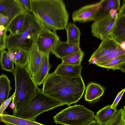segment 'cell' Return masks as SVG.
Returning <instances> with one entry per match:
<instances>
[{"instance_id": "6da1fadb", "label": "cell", "mask_w": 125, "mask_h": 125, "mask_svg": "<svg viewBox=\"0 0 125 125\" xmlns=\"http://www.w3.org/2000/svg\"><path fill=\"white\" fill-rule=\"evenodd\" d=\"M42 92L68 106L82 97L86 87L81 76L70 77L49 74L43 84Z\"/></svg>"}, {"instance_id": "7a4b0ae2", "label": "cell", "mask_w": 125, "mask_h": 125, "mask_svg": "<svg viewBox=\"0 0 125 125\" xmlns=\"http://www.w3.org/2000/svg\"><path fill=\"white\" fill-rule=\"evenodd\" d=\"M31 13L43 26L53 31L63 30L69 14L62 0H31Z\"/></svg>"}, {"instance_id": "3957f363", "label": "cell", "mask_w": 125, "mask_h": 125, "mask_svg": "<svg viewBox=\"0 0 125 125\" xmlns=\"http://www.w3.org/2000/svg\"><path fill=\"white\" fill-rule=\"evenodd\" d=\"M23 27L17 34L7 35L6 49H14L29 52L30 48L35 43L42 26L33 15L27 11L25 13Z\"/></svg>"}, {"instance_id": "277c9868", "label": "cell", "mask_w": 125, "mask_h": 125, "mask_svg": "<svg viewBox=\"0 0 125 125\" xmlns=\"http://www.w3.org/2000/svg\"><path fill=\"white\" fill-rule=\"evenodd\" d=\"M15 65L13 73L15 84L13 114L25 106L40 90L34 82L27 66Z\"/></svg>"}, {"instance_id": "5b68a950", "label": "cell", "mask_w": 125, "mask_h": 125, "mask_svg": "<svg viewBox=\"0 0 125 125\" xmlns=\"http://www.w3.org/2000/svg\"><path fill=\"white\" fill-rule=\"evenodd\" d=\"M65 105L43 93L40 90L24 107L13 116L33 121L42 113Z\"/></svg>"}, {"instance_id": "8992f818", "label": "cell", "mask_w": 125, "mask_h": 125, "mask_svg": "<svg viewBox=\"0 0 125 125\" xmlns=\"http://www.w3.org/2000/svg\"><path fill=\"white\" fill-rule=\"evenodd\" d=\"M94 112L84 106L75 104L68 106L59 112L53 117L56 124L62 125H82L94 119Z\"/></svg>"}, {"instance_id": "52a82bcc", "label": "cell", "mask_w": 125, "mask_h": 125, "mask_svg": "<svg viewBox=\"0 0 125 125\" xmlns=\"http://www.w3.org/2000/svg\"><path fill=\"white\" fill-rule=\"evenodd\" d=\"M117 11L112 10L107 15L95 20L91 27L92 35L102 41L112 34L117 19Z\"/></svg>"}, {"instance_id": "ba28073f", "label": "cell", "mask_w": 125, "mask_h": 125, "mask_svg": "<svg viewBox=\"0 0 125 125\" xmlns=\"http://www.w3.org/2000/svg\"><path fill=\"white\" fill-rule=\"evenodd\" d=\"M59 40L60 38L56 31H52L42 26L35 43L39 51L44 54L51 52Z\"/></svg>"}, {"instance_id": "9c48e42d", "label": "cell", "mask_w": 125, "mask_h": 125, "mask_svg": "<svg viewBox=\"0 0 125 125\" xmlns=\"http://www.w3.org/2000/svg\"><path fill=\"white\" fill-rule=\"evenodd\" d=\"M104 0L85 5L74 11L72 15L73 20L83 23L94 21Z\"/></svg>"}, {"instance_id": "30bf717a", "label": "cell", "mask_w": 125, "mask_h": 125, "mask_svg": "<svg viewBox=\"0 0 125 125\" xmlns=\"http://www.w3.org/2000/svg\"><path fill=\"white\" fill-rule=\"evenodd\" d=\"M120 46L113 38L112 34L102 41L98 48L88 61L90 63L95 64L98 59L106 55Z\"/></svg>"}, {"instance_id": "8fae6325", "label": "cell", "mask_w": 125, "mask_h": 125, "mask_svg": "<svg viewBox=\"0 0 125 125\" xmlns=\"http://www.w3.org/2000/svg\"><path fill=\"white\" fill-rule=\"evenodd\" d=\"M26 11L19 0H0V13L8 17L9 26L16 16Z\"/></svg>"}, {"instance_id": "7c38bea8", "label": "cell", "mask_w": 125, "mask_h": 125, "mask_svg": "<svg viewBox=\"0 0 125 125\" xmlns=\"http://www.w3.org/2000/svg\"><path fill=\"white\" fill-rule=\"evenodd\" d=\"M112 35L120 44L125 42V0L123 1L117 11V19Z\"/></svg>"}, {"instance_id": "4fadbf2b", "label": "cell", "mask_w": 125, "mask_h": 125, "mask_svg": "<svg viewBox=\"0 0 125 125\" xmlns=\"http://www.w3.org/2000/svg\"><path fill=\"white\" fill-rule=\"evenodd\" d=\"M80 46L58 41L51 52L58 59H62L76 53L81 50Z\"/></svg>"}, {"instance_id": "5bb4252c", "label": "cell", "mask_w": 125, "mask_h": 125, "mask_svg": "<svg viewBox=\"0 0 125 125\" xmlns=\"http://www.w3.org/2000/svg\"><path fill=\"white\" fill-rule=\"evenodd\" d=\"M50 53L49 52L43 54L36 73L32 76L37 86L43 84L49 74V71L52 67L49 61Z\"/></svg>"}, {"instance_id": "9a60e30c", "label": "cell", "mask_w": 125, "mask_h": 125, "mask_svg": "<svg viewBox=\"0 0 125 125\" xmlns=\"http://www.w3.org/2000/svg\"><path fill=\"white\" fill-rule=\"evenodd\" d=\"M29 53V60L27 67L32 76L36 73L44 54L39 51L35 43L30 48Z\"/></svg>"}, {"instance_id": "2e32d148", "label": "cell", "mask_w": 125, "mask_h": 125, "mask_svg": "<svg viewBox=\"0 0 125 125\" xmlns=\"http://www.w3.org/2000/svg\"><path fill=\"white\" fill-rule=\"evenodd\" d=\"M82 66L63 64H59L53 72L56 74L64 76L76 77L81 75Z\"/></svg>"}, {"instance_id": "e0dca14e", "label": "cell", "mask_w": 125, "mask_h": 125, "mask_svg": "<svg viewBox=\"0 0 125 125\" xmlns=\"http://www.w3.org/2000/svg\"><path fill=\"white\" fill-rule=\"evenodd\" d=\"M85 100L92 102L96 100L102 96L104 92V87L97 83L92 82L89 83L85 88Z\"/></svg>"}, {"instance_id": "ac0fdd59", "label": "cell", "mask_w": 125, "mask_h": 125, "mask_svg": "<svg viewBox=\"0 0 125 125\" xmlns=\"http://www.w3.org/2000/svg\"><path fill=\"white\" fill-rule=\"evenodd\" d=\"M0 122L5 124L14 125H45L42 124L17 117L7 114L0 115Z\"/></svg>"}, {"instance_id": "d6986e66", "label": "cell", "mask_w": 125, "mask_h": 125, "mask_svg": "<svg viewBox=\"0 0 125 125\" xmlns=\"http://www.w3.org/2000/svg\"><path fill=\"white\" fill-rule=\"evenodd\" d=\"M96 65L108 70L114 71L117 69L125 72V54L107 61L96 64Z\"/></svg>"}, {"instance_id": "ffe728a7", "label": "cell", "mask_w": 125, "mask_h": 125, "mask_svg": "<svg viewBox=\"0 0 125 125\" xmlns=\"http://www.w3.org/2000/svg\"><path fill=\"white\" fill-rule=\"evenodd\" d=\"M65 29L67 33L66 42L80 46L81 33L79 28L74 24L68 22Z\"/></svg>"}, {"instance_id": "44dd1931", "label": "cell", "mask_w": 125, "mask_h": 125, "mask_svg": "<svg viewBox=\"0 0 125 125\" xmlns=\"http://www.w3.org/2000/svg\"><path fill=\"white\" fill-rule=\"evenodd\" d=\"M117 110L107 105L100 109L95 115L94 119L99 125H104L109 121Z\"/></svg>"}, {"instance_id": "7402d4cb", "label": "cell", "mask_w": 125, "mask_h": 125, "mask_svg": "<svg viewBox=\"0 0 125 125\" xmlns=\"http://www.w3.org/2000/svg\"><path fill=\"white\" fill-rule=\"evenodd\" d=\"M120 6V0H104L94 20L107 15L112 10L118 11Z\"/></svg>"}, {"instance_id": "603a6c76", "label": "cell", "mask_w": 125, "mask_h": 125, "mask_svg": "<svg viewBox=\"0 0 125 125\" xmlns=\"http://www.w3.org/2000/svg\"><path fill=\"white\" fill-rule=\"evenodd\" d=\"M11 89L10 82L7 76L4 74L0 75V106L7 100Z\"/></svg>"}, {"instance_id": "cb8c5ba5", "label": "cell", "mask_w": 125, "mask_h": 125, "mask_svg": "<svg viewBox=\"0 0 125 125\" xmlns=\"http://www.w3.org/2000/svg\"><path fill=\"white\" fill-rule=\"evenodd\" d=\"M25 12L18 15L11 22L7 30L10 34H17L20 32L24 24Z\"/></svg>"}, {"instance_id": "d4e9b609", "label": "cell", "mask_w": 125, "mask_h": 125, "mask_svg": "<svg viewBox=\"0 0 125 125\" xmlns=\"http://www.w3.org/2000/svg\"><path fill=\"white\" fill-rule=\"evenodd\" d=\"M0 63L2 69L13 73L15 70L14 62L10 61L8 51L5 50L1 51Z\"/></svg>"}, {"instance_id": "484cf974", "label": "cell", "mask_w": 125, "mask_h": 125, "mask_svg": "<svg viewBox=\"0 0 125 125\" xmlns=\"http://www.w3.org/2000/svg\"><path fill=\"white\" fill-rule=\"evenodd\" d=\"M13 49L14 55V63L22 67L27 66L29 58V52L18 50Z\"/></svg>"}, {"instance_id": "4316f807", "label": "cell", "mask_w": 125, "mask_h": 125, "mask_svg": "<svg viewBox=\"0 0 125 125\" xmlns=\"http://www.w3.org/2000/svg\"><path fill=\"white\" fill-rule=\"evenodd\" d=\"M84 55V52L81 50L76 53L62 59L61 63L72 65H81Z\"/></svg>"}, {"instance_id": "83f0119b", "label": "cell", "mask_w": 125, "mask_h": 125, "mask_svg": "<svg viewBox=\"0 0 125 125\" xmlns=\"http://www.w3.org/2000/svg\"><path fill=\"white\" fill-rule=\"evenodd\" d=\"M124 54H125V50L120 46L106 55L98 59L96 61L95 64L107 61Z\"/></svg>"}, {"instance_id": "f1b7e54d", "label": "cell", "mask_w": 125, "mask_h": 125, "mask_svg": "<svg viewBox=\"0 0 125 125\" xmlns=\"http://www.w3.org/2000/svg\"><path fill=\"white\" fill-rule=\"evenodd\" d=\"M6 29H0V50L1 51L6 49L5 43L7 36Z\"/></svg>"}, {"instance_id": "f546056e", "label": "cell", "mask_w": 125, "mask_h": 125, "mask_svg": "<svg viewBox=\"0 0 125 125\" xmlns=\"http://www.w3.org/2000/svg\"><path fill=\"white\" fill-rule=\"evenodd\" d=\"M125 91V89L124 88L118 93L113 104L110 105L112 108L115 110H118L116 108L117 107Z\"/></svg>"}, {"instance_id": "4dcf8cb0", "label": "cell", "mask_w": 125, "mask_h": 125, "mask_svg": "<svg viewBox=\"0 0 125 125\" xmlns=\"http://www.w3.org/2000/svg\"><path fill=\"white\" fill-rule=\"evenodd\" d=\"M19 0L27 11L30 13H32V7L31 0Z\"/></svg>"}, {"instance_id": "1f68e13d", "label": "cell", "mask_w": 125, "mask_h": 125, "mask_svg": "<svg viewBox=\"0 0 125 125\" xmlns=\"http://www.w3.org/2000/svg\"><path fill=\"white\" fill-rule=\"evenodd\" d=\"M15 94L14 92L9 98L4 101L0 106V115L3 113L4 111L9 105L12 101V98Z\"/></svg>"}, {"instance_id": "d6a6232c", "label": "cell", "mask_w": 125, "mask_h": 125, "mask_svg": "<svg viewBox=\"0 0 125 125\" xmlns=\"http://www.w3.org/2000/svg\"><path fill=\"white\" fill-rule=\"evenodd\" d=\"M124 123L118 118L113 117L104 125H124Z\"/></svg>"}, {"instance_id": "836d02e7", "label": "cell", "mask_w": 125, "mask_h": 125, "mask_svg": "<svg viewBox=\"0 0 125 125\" xmlns=\"http://www.w3.org/2000/svg\"><path fill=\"white\" fill-rule=\"evenodd\" d=\"M3 25L5 27L7 31L9 26V18L8 17L0 13V26Z\"/></svg>"}, {"instance_id": "e575fe53", "label": "cell", "mask_w": 125, "mask_h": 125, "mask_svg": "<svg viewBox=\"0 0 125 125\" xmlns=\"http://www.w3.org/2000/svg\"><path fill=\"white\" fill-rule=\"evenodd\" d=\"M14 95L12 98V103L9 106L10 108L12 110L15 107V104L14 103Z\"/></svg>"}, {"instance_id": "d590c367", "label": "cell", "mask_w": 125, "mask_h": 125, "mask_svg": "<svg viewBox=\"0 0 125 125\" xmlns=\"http://www.w3.org/2000/svg\"><path fill=\"white\" fill-rule=\"evenodd\" d=\"M4 125H10V124H5Z\"/></svg>"}, {"instance_id": "8d00e7d4", "label": "cell", "mask_w": 125, "mask_h": 125, "mask_svg": "<svg viewBox=\"0 0 125 125\" xmlns=\"http://www.w3.org/2000/svg\"><path fill=\"white\" fill-rule=\"evenodd\" d=\"M82 125H88L86 124H84Z\"/></svg>"}, {"instance_id": "74e56055", "label": "cell", "mask_w": 125, "mask_h": 125, "mask_svg": "<svg viewBox=\"0 0 125 125\" xmlns=\"http://www.w3.org/2000/svg\"><path fill=\"white\" fill-rule=\"evenodd\" d=\"M1 54V51L0 50V55Z\"/></svg>"}]
</instances>
